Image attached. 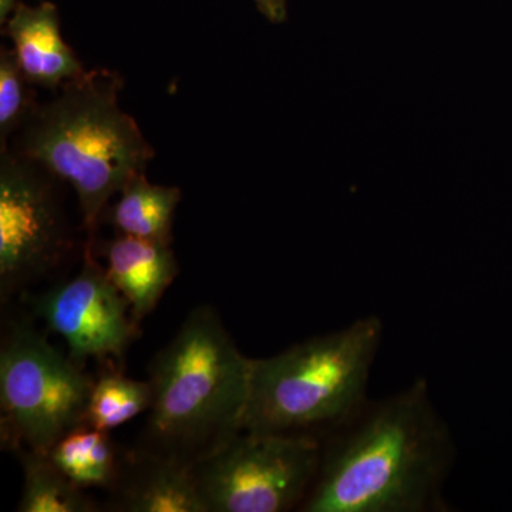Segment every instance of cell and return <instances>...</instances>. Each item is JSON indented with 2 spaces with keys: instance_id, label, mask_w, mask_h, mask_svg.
Here are the masks:
<instances>
[{
  "instance_id": "52a82bcc",
  "label": "cell",
  "mask_w": 512,
  "mask_h": 512,
  "mask_svg": "<svg viewBox=\"0 0 512 512\" xmlns=\"http://www.w3.org/2000/svg\"><path fill=\"white\" fill-rule=\"evenodd\" d=\"M59 178L12 148L0 150L2 301L49 274L72 248Z\"/></svg>"
},
{
  "instance_id": "e0dca14e",
  "label": "cell",
  "mask_w": 512,
  "mask_h": 512,
  "mask_svg": "<svg viewBox=\"0 0 512 512\" xmlns=\"http://www.w3.org/2000/svg\"><path fill=\"white\" fill-rule=\"evenodd\" d=\"M265 18L272 23H284L286 19V0H254Z\"/></svg>"
},
{
  "instance_id": "5b68a950",
  "label": "cell",
  "mask_w": 512,
  "mask_h": 512,
  "mask_svg": "<svg viewBox=\"0 0 512 512\" xmlns=\"http://www.w3.org/2000/svg\"><path fill=\"white\" fill-rule=\"evenodd\" d=\"M94 380L26 319L8 323L0 348L2 441L49 453L86 423Z\"/></svg>"
},
{
  "instance_id": "3957f363",
  "label": "cell",
  "mask_w": 512,
  "mask_h": 512,
  "mask_svg": "<svg viewBox=\"0 0 512 512\" xmlns=\"http://www.w3.org/2000/svg\"><path fill=\"white\" fill-rule=\"evenodd\" d=\"M251 360L210 305L192 309L151 360V406L137 450L194 467L244 430Z\"/></svg>"
},
{
  "instance_id": "8992f818",
  "label": "cell",
  "mask_w": 512,
  "mask_h": 512,
  "mask_svg": "<svg viewBox=\"0 0 512 512\" xmlns=\"http://www.w3.org/2000/svg\"><path fill=\"white\" fill-rule=\"evenodd\" d=\"M320 457L318 436L242 430L192 471L207 512H285L301 508Z\"/></svg>"
},
{
  "instance_id": "30bf717a",
  "label": "cell",
  "mask_w": 512,
  "mask_h": 512,
  "mask_svg": "<svg viewBox=\"0 0 512 512\" xmlns=\"http://www.w3.org/2000/svg\"><path fill=\"white\" fill-rule=\"evenodd\" d=\"M3 28L20 69L35 86L57 90L86 72L76 52L64 42L59 10L53 3L19 2Z\"/></svg>"
},
{
  "instance_id": "7c38bea8",
  "label": "cell",
  "mask_w": 512,
  "mask_h": 512,
  "mask_svg": "<svg viewBox=\"0 0 512 512\" xmlns=\"http://www.w3.org/2000/svg\"><path fill=\"white\" fill-rule=\"evenodd\" d=\"M116 197L103 215L117 234L171 244L180 188L150 183L141 173L130 178Z\"/></svg>"
},
{
  "instance_id": "9a60e30c",
  "label": "cell",
  "mask_w": 512,
  "mask_h": 512,
  "mask_svg": "<svg viewBox=\"0 0 512 512\" xmlns=\"http://www.w3.org/2000/svg\"><path fill=\"white\" fill-rule=\"evenodd\" d=\"M153 399L150 382L130 379L119 369H109L94 380L86 424L103 431H110L133 420L138 414L148 412Z\"/></svg>"
},
{
  "instance_id": "7a4b0ae2",
  "label": "cell",
  "mask_w": 512,
  "mask_h": 512,
  "mask_svg": "<svg viewBox=\"0 0 512 512\" xmlns=\"http://www.w3.org/2000/svg\"><path fill=\"white\" fill-rule=\"evenodd\" d=\"M121 89L119 73L86 70L39 104L8 146L72 188L92 241L111 198L134 175L146 173L156 157L137 121L121 107Z\"/></svg>"
},
{
  "instance_id": "4fadbf2b",
  "label": "cell",
  "mask_w": 512,
  "mask_h": 512,
  "mask_svg": "<svg viewBox=\"0 0 512 512\" xmlns=\"http://www.w3.org/2000/svg\"><path fill=\"white\" fill-rule=\"evenodd\" d=\"M47 456L83 490H109L119 474L123 451L113 443L109 431L84 423L57 441Z\"/></svg>"
},
{
  "instance_id": "2e32d148",
  "label": "cell",
  "mask_w": 512,
  "mask_h": 512,
  "mask_svg": "<svg viewBox=\"0 0 512 512\" xmlns=\"http://www.w3.org/2000/svg\"><path fill=\"white\" fill-rule=\"evenodd\" d=\"M35 84L29 82L20 69L15 52L10 47L0 50V150L9 146L13 136L25 126L36 101Z\"/></svg>"
},
{
  "instance_id": "8fae6325",
  "label": "cell",
  "mask_w": 512,
  "mask_h": 512,
  "mask_svg": "<svg viewBox=\"0 0 512 512\" xmlns=\"http://www.w3.org/2000/svg\"><path fill=\"white\" fill-rule=\"evenodd\" d=\"M106 271L138 325L157 308L178 275L171 244L117 234L104 245Z\"/></svg>"
},
{
  "instance_id": "ac0fdd59",
  "label": "cell",
  "mask_w": 512,
  "mask_h": 512,
  "mask_svg": "<svg viewBox=\"0 0 512 512\" xmlns=\"http://www.w3.org/2000/svg\"><path fill=\"white\" fill-rule=\"evenodd\" d=\"M18 3L19 0H0V25H5Z\"/></svg>"
},
{
  "instance_id": "5bb4252c",
  "label": "cell",
  "mask_w": 512,
  "mask_h": 512,
  "mask_svg": "<svg viewBox=\"0 0 512 512\" xmlns=\"http://www.w3.org/2000/svg\"><path fill=\"white\" fill-rule=\"evenodd\" d=\"M23 468L19 512H97L99 503L86 490L73 483L47 453L16 450Z\"/></svg>"
},
{
  "instance_id": "6da1fadb",
  "label": "cell",
  "mask_w": 512,
  "mask_h": 512,
  "mask_svg": "<svg viewBox=\"0 0 512 512\" xmlns=\"http://www.w3.org/2000/svg\"><path fill=\"white\" fill-rule=\"evenodd\" d=\"M346 426L322 440L318 474L299 510H443L456 444L426 380L362 409Z\"/></svg>"
},
{
  "instance_id": "ba28073f",
  "label": "cell",
  "mask_w": 512,
  "mask_h": 512,
  "mask_svg": "<svg viewBox=\"0 0 512 512\" xmlns=\"http://www.w3.org/2000/svg\"><path fill=\"white\" fill-rule=\"evenodd\" d=\"M96 242L87 239L72 279L30 299L33 313L66 340L70 359L82 367L90 359L120 365L141 333L127 299L94 256Z\"/></svg>"
},
{
  "instance_id": "9c48e42d",
  "label": "cell",
  "mask_w": 512,
  "mask_h": 512,
  "mask_svg": "<svg viewBox=\"0 0 512 512\" xmlns=\"http://www.w3.org/2000/svg\"><path fill=\"white\" fill-rule=\"evenodd\" d=\"M106 510L117 512H207L192 466L133 448L123 451Z\"/></svg>"
},
{
  "instance_id": "277c9868",
  "label": "cell",
  "mask_w": 512,
  "mask_h": 512,
  "mask_svg": "<svg viewBox=\"0 0 512 512\" xmlns=\"http://www.w3.org/2000/svg\"><path fill=\"white\" fill-rule=\"evenodd\" d=\"M383 330L369 315L252 359L244 430L320 437L348 423L362 412Z\"/></svg>"
}]
</instances>
